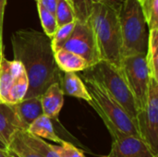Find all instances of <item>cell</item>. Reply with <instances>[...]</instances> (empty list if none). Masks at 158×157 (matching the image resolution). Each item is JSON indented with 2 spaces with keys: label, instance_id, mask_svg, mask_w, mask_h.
Returning a JSON list of instances; mask_svg holds the SVG:
<instances>
[{
  "label": "cell",
  "instance_id": "obj_1",
  "mask_svg": "<svg viewBox=\"0 0 158 157\" xmlns=\"http://www.w3.org/2000/svg\"><path fill=\"white\" fill-rule=\"evenodd\" d=\"M11 44L14 59L21 62L28 77L25 98L41 96L51 84L60 83L62 71L56 63L50 37L31 29L19 30L12 34Z\"/></svg>",
  "mask_w": 158,
  "mask_h": 157
},
{
  "label": "cell",
  "instance_id": "obj_2",
  "mask_svg": "<svg viewBox=\"0 0 158 157\" xmlns=\"http://www.w3.org/2000/svg\"><path fill=\"white\" fill-rule=\"evenodd\" d=\"M87 20L94 31L101 60L119 67L122 41L118 9L105 3H94Z\"/></svg>",
  "mask_w": 158,
  "mask_h": 157
},
{
  "label": "cell",
  "instance_id": "obj_3",
  "mask_svg": "<svg viewBox=\"0 0 158 157\" xmlns=\"http://www.w3.org/2000/svg\"><path fill=\"white\" fill-rule=\"evenodd\" d=\"M83 82L92 98L89 104L102 118L112 139L124 135L140 137L134 121L100 82L86 76Z\"/></svg>",
  "mask_w": 158,
  "mask_h": 157
},
{
  "label": "cell",
  "instance_id": "obj_4",
  "mask_svg": "<svg viewBox=\"0 0 158 157\" xmlns=\"http://www.w3.org/2000/svg\"><path fill=\"white\" fill-rule=\"evenodd\" d=\"M118 19L122 56L146 54L149 32L140 0H125L118 8Z\"/></svg>",
  "mask_w": 158,
  "mask_h": 157
},
{
  "label": "cell",
  "instance_id": "obj_5",
  "mask_svg": "<svg viewBox=\"0 0 158 157\" xmlns=\"http://www.w3.org/2000/svg\"><path fill=\"white\" fill-rule=\"evenodd\" d=\"M83 71V76L93 78L103 85L137 126L139 112L133 94L123 77L120 68L108 61L102 60Z\"/></svg>",
  "mask_w": 158,
  "mask_h": 157
},
{
  "label": "cell",
  "instance_id": "obj_6",
  "mask_svg": "<svg viewBox=\"0 0 158 157\" xmlns=\"http://www.w3.org/2000/svg\"><path fill=\"white\" fill-rule=\"evenodd\" d=\"M119 68L133 94L138 112H140L145 106L148 86L151 79L146 54L122 56Z\"/></svg>",
  "mask_w": 158,
  "mask_h": 157
},
{
  "label": "cell",
  "instance_id": "obj_7",
  "mask_svg": "<svg viewBox=\"0 0 158 157\" xmlns=\"http://www.w3.org/2000/svg\"><path fill=\"white\" fill-rule=\"evenodd\" d=\"M137 128L140 137L158 155V80L150 79L144 108L138 113Z\"/></svg>",
  "mask_w": 158,
  "mask_h": 157
},
{
  "label": "cell",
  "instance_id": "obj_8",
  "mask_svg": "<svg viewBox=\"0 0 158 157\" xmlns=\"http://www.w3.org/2000/svg\"><path fill=\"white\" fill-rule=\"evenodd\" d=\"M63 48L84 58L89 68L102 61L94 31L87 19H76L74 29Z\"/></svg>",
  "mask_w": 158,
  "mask_h": 157
},
{
  "label": "cell",
  "instance_id": "obj_9",
  "mask_svg": "<svg viewBox=\"0 0 158 157\" xmlns=\"http://www.w3.org/2000/svg\"><path fill=\"white\" fill-rule=\"evenodd\" d=\"M105 157H158L139 136L124 135L113 139L109 154Z\"/></svg>",
  "mask_w": 158,
  "mask_h": 157
},
{
  "label": "cell",
  "instance_id": "obj_10",
  "mask_svg": "<svg viewBox=\"0 0 158 157\" xmlns=\"http://www.w3.org/2000/svg\"><path fill=\"white\" fill-rule=\"evenodd\" d=\"M20 130H26L29 126L43 113L41 96L25 98L22 101L12 105Z\"/></svg>",
  "mask_w": 158,
  "mask_h": 157
},
{
  "label": "cell",
  "instance_id": "obj_11",
  "mask_svg": "<svg viewBox=\"0 0 158 157\" xmlns=\"http://www.w3.org/2000/svg\"><path fill=\"white\" fill-rule=\"evenodd\" d=\"M24 67L19 60H7L5 56L0 64V103L7 104L8 93L16 78L24 70Z\"/></svg>",
  "mask_w": 158,
  "mask_h": 157
},
{
  "label": "cell",
  "instance_id": "obj_12",
  "mask_svg": "<svg viewBox=\"0 0 158 157\" xmlns=\"http://www.w3.org/2000/svg\"><path fill=\"white\" fill-rule=\"evenodd\" d=\"M41 103L44 115L52 120L57 121L59 113L64 105V93L59 82H55L46 89L41 95Z\"/></svg>",
  "mask_w": 158,
  "mask_h": 157
},
{
  "label": "cell",
  "instance_id": "obj_13",
  "mask_svg": "<svg viewBox=\"0 0 158 157\" xmlns=\"http://www.w3.org/2000/svg\"><path fill=\"white\" fill-rule=\"evenodd\" d=\"M60 87L64 95L82 99L88 103L92 100L83 81L76 72H63L60 80Z\"/></svg>",
  "mask_w": 158,
  "mask_h": 157
},
{
  "label": "cell",
  "instance_id": "obj_14",
  "mask_svg": "<svg viewBox=\"0 0 158 157\" xmlns=\"http://www.w3.org/2000/svg\"><path fill=\"white\" fill-rule=\"evenodd\" d=\"M20 130L12 105L0 103V140L8 146L13 135Z\"/></svg>",
  "mask_w": 158,
  "mask_h": 157
},
{
  "label": "cell",
  "instance_id": "obj_15",
  "mask_svg": "<svg viewBox=\"0 0 158 157\" xmlns=\"http://www.w3.org/2000/svg\"><path fill=\"white\" fill-rule=\"evenodd\" d=\"M54 56L56 63L62 72L83 71L89 68V64L84 58L65 48L54 52Z\"/></svg>",
  "mask_w": 158,
  "mask_h": 157
},
{
  "label": "cell",
  "instance_id": "obj_16",
  "mask_svg": "<svg viewBox=\"0 0 158 157\" xmlns=\"http://www.w3.org/2000/svg\"><path fill=\"white\" fill-rule=\"evenodd\" d=\"M26 130L34 136L40 137L44 140H49L57 144H61L63 142V140L56 133L52 119L44 114L37 118Z\"/></svg>",
  "mask_w": 158,
  "mask_h": 157
},
{
  "label": "cell",
  "instance_id": "obj_17",
  "mask_svg": "<svg viewBox=\"0 0 158 157\" xmlns=\"http://www.w3.org/2000/svg\"><path fill=\"white\" fill-rule=\"evenodd\" d=\"M7 150L14 157H42L27 143L23 138L22 130L15 132L7 146Z\"/></svg>",
  "mask_w": 158,
  "mask_h": 157
},
{
  "label": "cell",
  "instance_id": "obj_18",
  "mask_svg": "<svg viewBox=\"0 0 158 157\" xmlns=\"http://www.w3.org/2000/svg\"><path fill=\"white\" fill-rule=\"evenodd\" d=\"M146 60L151 78L158 80V29L149 31Z\"/></svg>",
  "mask_w": 158,
  "mask_h": 157
},
{
  "label": "cell",
  "instance_id": "obj_19",
  "mask_svg": "<svg viewBox=\"0 0 158 157\" xmlns=\"http://www.w3.org/2000/svg\"><path fill=\"white\" fill-rule=\"evenodd\" d=\"M22 135L25 141L27 142V143L32 149H34V151L37 152L42 157H60L53 148V145L45 142L44 139L34 136L29 133L27 130H22Z\"/></svg>",
  "mask_w": 158,
  "mask_h": 157
},
{
  "label": "cell",
  "instance_id": "obj_20",
  "mask_svg": "<svg viewBox=\"0 0 158 157\" xmlns=\"http://www.w3.org/2000/svg\"><path fill=\"white\" fill-rule=\"evenodd\" d=\"M29 88V81L25 69L16 78L8 93L7 104L15 105L25 98Z\"/></svg>",
  "mask_w": 158,
  "mask_h": 157
},
{
  "label": "cell",
  "instance_id": "obj_21",
  "mask_svg": "<svg viewBox=\"0 0 158 157\" xmlns=\"http://www.w3.org/2000/svg\"><path fill=\"white\" fill-rule=\"evenodd\" d=\"M55 15L58 27L74 21L77 16L72 0H57Z\"/></svg>",
  "mask_w": 158,
  "mask_h": 157
},
{
  "label": "cell",
  "instance_id": "obj_22",
  "mask_svg": "<svg viewBox=\"0 0 158 157\" xmlns=\"http://www.w3.org/2000/svg\"><path fill=\"white\" fill-rule=\"evenodd\" d=\"M124 1L125 0H73L72 2L74 4L77 19H86L94 3H105L118 9Z\"/></svg>",
  "mask_w": 158,
  "mask_h": 157
},
{
  "label": "cell",
  "instance_id": "obj_23",
  "mask_svg": "<svg viewBox=\"0 0 158 157\" xmlns=\"http://www.w3.org/2000/svg\"><path fill=\"white\" fill-rule=\"evenodd\" d=\"M149 31L158 29V0H140Z\"/></svg>",
  "mask_w": 158,
  "mask_h": 157
},
{
  "label": "cell",
  "instance_id": "obj_24",
  "mask_svg": "<svg viewBox=\"0 0 158 157\" xmlns=\"http://www.w3.org/2000/svg\"><path fill=\"white\" fill-rule=\"evenodd\" d=\"M37 8H38V14L41 20V24L44 30V33L48 37L52 38L58 27L56 15L50 12L49 10L45 9L40 4H37Z\"/></svg>",
  "mask_w": 158,
  "mask_h": 157
},
{
  "label": "cell",
  "instance_id": "obj_25",
  "mask_svg": "<svg viewBox=\"0 0 158 157\" xmlns=\"http://www.w3.org/2000/svg\"><path fill=\"white\" fill-rule=\"evenodd\" d=\"M76 19L72 22H69V23H67V24L57 27V30L56 31L55 34L51 38V45H52V49L54 52L63 48L64 44L69 38V36L74 29Z\"/></svg>",
  "mask_w": 158,
  "mask_h": 157
},
{
  "label": "cell",
  "instance_id": "obj_26",
  "mask_svg": "<svg viewBox=\"0 0 158 157\" xmlns=\"http://www.w3.org/2000/svg\"><path fill=\"white\" fill-rule=\"evenodd\" d=\"M53 148L60 157H86L81 150L65 141L59 145H53Z\"/></svg>",
  "mask_w": 158,
  "mask_h": 157
},
{
  "label": "cell",
  "instance_id": "obj_27",
  "mask_svg": "<svg viewBox=\"0 0 158 157\" xmlns=\"http://www.w3.org/2000/svg\"><path fill=\"white\" fill-rule=\"evenodd\" d=\"M6 5V0H0V56H4V44H3V27H4V14Z\"/></svg>",
  "mask_w": 158,
  "mask_h": 157
},
{
  "label": "cell",
  "instance_id": "obj_28",
  "mask_svg": "<svg viewBox=\"0 0 158 157\" xmlns=\"http://www.w3.org/2000/svg\"><path fill=\"white\" fill-rule=\"evenodd\" d=\"M36 1H37V4H40L45 9H47L50 12H52V13L55 14L57 0H36Z\"/></svg>",
  "mask_w": 158,
  "mask_h": 157
},
{
  "label": "cell",
  "instance_id": "obj_29",
  "mask_svg": "<svg viewBox=\"0 0 158 157\" xmlns=\"http://www.w3.org/2000/svg\"><path fill=\"white\" fill-rule=\"evenodd\" d=\"M0 157H14L9 152L8 150H0Z\"/></svg>",
  "mask_w": 158,
  "mask_h": 157
},
{
  "label": "cell",
  "instance_id": "obj_30",
  "mask_svg": "<svg viewBox=\"0 0 158 157\" xmlns=\"http://www.w3.org/2000/svg\"><path fill=\"white\" fill-rule=\"evenodd\" d=\"M0 150H4V151L7 150V146L1 140H0Z\"/></svg>",
  "mask_w": 158,
  "mask_h": 157
},
{
  "label": "cell",
  "instance_id": "obj_31",
  "mask_svg": "<svg viewBox=\"0 0 158 157\" xmlns=\"http://www.w3.org/2000/svg\"><path fill=\"white\" fill-rule=\"evenodd\" d=\"M3 57H4V56H3ZM3 57H1V56H0V64H1V59H2Z\"/></svg>",
  "mask_w": 158,
  "mask_h": 157
},
{
  "label": "cell",
  "instance_id": "obj_32",
  "mask_svg": "<svg viewBox=\"0 0 158 157\" xmlns=\"http://www.w3.org/2000/svg\"><path fill=\"white\" fill-rule=\"evenodd\" d=\"M72 1H73V0H72Z\"/></svg>",
  "mask_w": 158,
  "mask_h": 157
}]
</instances>
